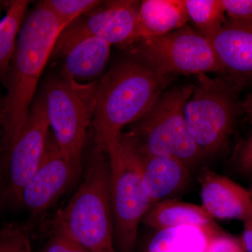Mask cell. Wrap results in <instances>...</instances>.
Masks as SVG:
<instances>
[{"label":"cell","instance_id":"obj_18","mask_svg":"<svg viewBox=\"0 0 252 252\" xmlns=\"http://www.w3.org/2000/svg\"><path fill=\"white\" fill-rule=\"evenodd\" d=\"M29 4L27 0L8 1L4 16L0 20V80L6 79Z\"/></svg>","mask_w":252,"mask_h":252},{"label":"cell","instance_id":"obj_14","mask_svg":"<svg viewBox=\"0 0 252 252\" xmlns=\"http://www.w3.org/2000/svg\"><path fill=\"white\" fill-rule=\"evenodd\" d=\"M139 154L144 190L152 206L185 188L190 175L185 164L172 157Z\"/></svg>","mask_w":252,"mask_h":252},{"label":"cell","instance_id":"obj_2","mask_svg":"<svg viewBox=\"0 0 252 252\" xmlns=\"http://www.w3.org/2000/svg\"><path fill=\"white\" fill-rule=\"evenodd\" d=\"M67 27L41 1L25 18L4 81L6 94L0 124L6 152L27 122L38 83L60 34Z\"/></svg>","mask_w":252,"mask_h":252},{"label":"cell","instance_id":"obj_27","mask_svg":"<svg viewBox=\"0 0 252 252\" xmlns=\"http://www.w3.org/2000/svg\"><path fill=\"white\" fill-rule=\"evenodd\" d=\"M241 241L245 252H252V216L243 221Z\"/></svg>","mask_w":252,"mask_h":252},{"label":"cell","instance_id":"obj_31","mask_svg":"<svg viewBox=\"0 0 252 252\" xmlns=\"http://www.w3.org/2000/svg\"><path fill=\"white\" fill-rule=\"evenodd\" d=\"M3 100L0 99V114H1V109H2Z\"/></svg>","mask_w":252,"mask_h":252},{"label":"cell","instance_id":"obj_30","mask_svg":"<svg viewBox=\"0 0 252 252\" xmlns=\"http://www.w3.org/2000/svg\"><path fill=\"white\" fill-rule=\"evenodd\" d=\"M7 4L8 1H0V11H1L2 9H6Z\"/></svg>","mask_w":252,"mask_h":252},{"label":"cell","instance_id":"obj_15","mask_svg":"<svg viewBox=\"0 0 252 252\" xmlns=\"http://www.w3.org/2000/svg\"><path fill=\"white\" fill-rule=\"evenodd\" d=\"M142 222L158 230L194 227L210 237L221 231L203 207L173 199L156 203L149 209Z\"/></svg>","mask_w":252,"mask_h":252},{"label":"cell","instance_id":"obj_4","mask_svg":"<svg viewBox=\"0 0 252 252\" xmlns=\"http://www.w3.org/2000/svg\"><path fill=\"white\" fill-rule=\"evenodd\" d=\"M242 86L228 76L197 75L185 116L189 133L204 155L218 154L228 144L237 118L243 113Z\"/></svg>","mask_w":252,"mask_h":252},{"label":"cell","instance_id":"obj_10","mask_svg":"<svg viewBox=\"0 0 252 252\" xmlns=\"http://www.w3.org/2000/svg\"><path fill=\"white\" fill-rule=\"evenodd\" d=\"M44 91L36 94L27 122L7 151L3 197L8 203L22 205L23 189L40 163L50 134Z\"/></svg>","mask_w":252,"mask_h":252},{"label":"cell","instance_id":"obj_20","mask_svg":"<svg viewBox=\"0 0 252 252\" xmlns=\"http://www.w3.org/2000/svg\"><path fill=\"white\" fill-rule=\"evenodd\" d=\"M185 4L195 31L211 41L226 21L221 0H185Z\"/></svg>","mask_w":252,"mask_h":252},{"label":"cell","instance_id":"obj_6","mask_svg":"<svg viewBox=\"0 0 252 252\" xmlns=\"http://www.w3.org/2000/svg\"><path fill=\"white\" fill-rule=\"evenodd\" d=\"M107 156L116 252H133L139 225L152 207L144 190L140 154L128 135L123 133Z\"/></svg>","mask_w":252,"mask_h":252},{"label":"cell","instance_id":"obj_28","mask_svg":"<svg viewBox=\"0 0 252 252\" xmlns=\"http://www.w3.org/2000/svg\"><path fill=\"white\" fill-rule=\"evenodd\" d=\"M54 231H56V230H54ZM61 234L64 236L69 252H91L90 250H88L87 248L81 245V244L78 243L73 239L69 238L67 235L63 234V233H61Z\"/></svg>","mask_w":252,"mask_h":252},{"label":"cell","instance_id":"obj_21","mask_svg":"<svg viewBox=\"0 0 252 252\" xmlns=\"http://www.w3.org/2000/svg\"><path fill=\"white\" fill-rule=\"evenodd\" d=\"M98 0H44L41 3L53 13L61 22L71 23L102 4Z\"/></svg>","mask_w":252,"mask_h":252},{"label":"cell","instance_id":"obj_26","mask_svg":"<svg viewBox=\"0 0 252 252\" xmlns=\"http://www.w3.org/2000/svg\"><path fill=\"white\" fill-rule=\"evenodd\" d=\"M44 252H69L64 236L59 232L54 230Z\"/></svg>","mask_w":252,"mask_h":252},{"label":"cell","instance_id":"obj_5","mask_svg":"<svg viewBox=\"0 0 252 252\" xmlns=\"http://www.w3.org/2000/svg\"><path fill=\"white\" fill-rule=\"evenodd\" d=\"M193 85L163 92L148 112L132 124L130 137L139 152L146 155L172 157L190 169L204 154L189 133L185 107Z\"/></svg>","mask_w":252,"mask_h":252},{"label":"cell","instance_id":"obj_9","mask_svg":"<svg viewBox=\"0 0 252 252\" xmlns=\"http://www.w3.org/2000/svg\"><path fill=\"white\" fill-rule=\"evenodd\" d=\"M141 1L110 0L78 18L60 34L51 58H61L71 46L88 37L98 38L111 46L130 47L140 40Z\"/></svg>","mask_w":252,"mask_h":252},{"label":"cell","instance_id":"obj_19","mask_svg":"<svg viewBox=\"0 0 252 252\" xmlns=\"http://www.w3.org/2000/svg\"><path fill=\"white\" fill-rule=\"evenodd\" d=\"M210 238L203 230L194 227L158 230L146 252H204Z\"/></svg>","mask_w":252,"mask_h":252},{"label":"cell","instance_id":"obj_29","mask_svg":"<svg viewBox=\"0 0 252 252\" xmlns=\"http://www.w3.org/2000/svg\"><path fill=\"white\" fill-rule=\"evenodd\" d=\"M243 112L252 119V94L242 101Z\"/></svg>","mask_w":252,"mask_h":252},{"label":"cell","instance_id":"obj_24","mask_svg":"<svg viewBox=\"0 0 252 252\" xmlns=\"http://www.w3.org/2000/svg\"><path fill=\"white\" fill-rule=\"evenodd\" d=\"M204 252H245L241 239L220 231L208 240Z\"/></svg>","mask_w":252,"mask_h":252},{"label":"cell","instance_id":"obj_17","mask_svg":"<svg viewBox=\"0 0 252 252\" xmlns=\"http://www.w3.org/2000/svg\"><path fill=\"white\" fill-rule=\"evenodd\" d=\"M189 21L185 0H144L139 14L140 40L180 29Z\"/></svg>","mask_w":252,"mask_h":252},{"label":"cell","instance_id":"obj_12","mask_svg":"<svg viewBox=\"0 0 252 252\" xmlns=\"http://www.w3.org/2000/svg\"><path fill=\"white\" fill-rule=\"evenodd\" d=\"M202 207L213 220H245L252 216L250 191L236 182L211 171L200 179Z\"/></svg>","mask_w":252,"mask_h":252},{"label":"cell","instance_id":"obj_25","mask_svg":"<svg viewBox=\"0 0 252 252\" xmlns=\"http://www.w3.org/2000/svg\"><path fill=\"white\" fill-rule=\"evenodd\" d=\"M237 163L239 170L246 175H252V134L244 142L239 152Z\"/></svg>","mask_w":252,"mask_h":252},{"label":"cell","instance_id":"obj_33","mask_svg":"<svg viewBox=\"0 0 252 252\" xmlns=\"http://www.w3.org/2000/svg\"><path fill=\"white\" fill-rule=\"evenodd\" d=\"M41 252H44V251Z\"/></svg>","mask_w":252,"mask_h":252},{"label":"cell","instance_id":"obj_16","mask_svg":"<svg viewBox=\"0 0 252 252\" xmlns=\"http://www.w3.org/2000/svg\"><path fill=\"white\" fill-rule=\"evenodd\" d=\"M111 46L98 38L88 37L77 41L61 57V74L76 82L97 79L109 62Z\"/></svg>","mask_w":252,"mask_h":252},{"label":"cell","instance_id":"obj_23","mask_svg":"<svg viewBox=\"0 0 252 252\" xmlns=\"http://www.w3.org/2000/svg\"><path fill=\"white\" fill-rule=\"evenodd\" d=\"M228 19L252 25V0H221Z\"/></svg>","mask_w":252,"mask_h":252},{"label":"cell","instance_id":"obj_8","mask_svg":"<svg viewBox=\"0 0 252 252\" xmlns=\"http://www.w3.org/2000/svg\"><path fill=\"white\" fill-rule=\"evenodd\" d=\"M130 47L133 57L170 77L210 72L224 74L211 41L189 26L144 38Z\"/></svg>","mask_w":252,"mask_h":252},{"label":"cell","instance_id":"obj_3","mask_svg":"<svg viewBox=\"0 0 252 252\" xmlns=\"http://www.w3.org/2000/svg\"><path fill=\"white\" fill-rule=\"evenodd\" d=\"M54 230L91 252H117L109 199L108 156L95 146L84 181L55 217Z\"/></svg>","mask_w":252,"mask_h":252},{"label":"cell","instance_id":"obj_11","mask_svg":"<svg viewBox=\"0 0 252 252\" xmlns=\"http://www.w3.org/2000/svg\"><path fill=\"white\" fill-rule=\"evenodd\" d=\"M81 164L66 157L50 132L44 156L23 189L21 204L32 215L51 208L79 177Z\"/></svg>","mask_w":252,"mask_h":252},{"label":"cell","instance_id":"obj_1","mask_svg":"<svg viewBox=\"0 0 252 252\" xmlns=\"http://www.w3.org/2000/svg\"><path fill=\"white\" fill-rule=\"evenodd\" d=\"M172 79L133 56L113 66L96 88L94 146L107 155L113 152L124 127L148 112Z\"/></svg>","mask_w":252,"mask_h":252},{"label":"cell","instance_id":"obj_32","mask_svg":"<svg viewBox=\"0 0 252 252\" xmlns=\"http://www.w3.org/2000/svg\"><path fill=\"white\" fill-rule=\"evenodd\" d=\"M250 193H251V195H252V189L251 191H250Z\"/></svg>","mask_w":252,"mask_h":252},{"label":"cell","instance_id":"obj_22","mask_svg":"<svg viewBox=\"0 0 252 252\" xmlns=\"http://www.w3.org/2000/svg\"><path fill=\"white\" fill-rule=\"evenodd\" d=\"M0 252H31L29 228L19 223L4 225L0 229Z\"/></svg>","mask_w":252,"mask_h":252},{"label":"cell","instance_id":"obj_13","mask_svg":"<svg viewBox=\"0 0 252 252\" xmlns=\"http://www.w3.org/2000/svg\"><path fill=\"white\" fill-rule=\"evenodd\" d=\"M225 76L243 84L252 77V25L226 20L211 39Z\"/></svg>","mask_w":252,"mask_h":252},{"label":"cell","instance_id":"obj_7","mask_svg":"<svg viewBox=\"0 0 252 252\" xmlns=\"http://www.w3.org/2000/svg\"><path fill=\"white\" fill-rule=\"evenodd\" d=\"M95 87H84L63 75L46 78L43 91L53 135L63 154L81 164L86 132L92 122Z\"/></svg>","mask_w":252,"mask_h":252}]
</instances>
